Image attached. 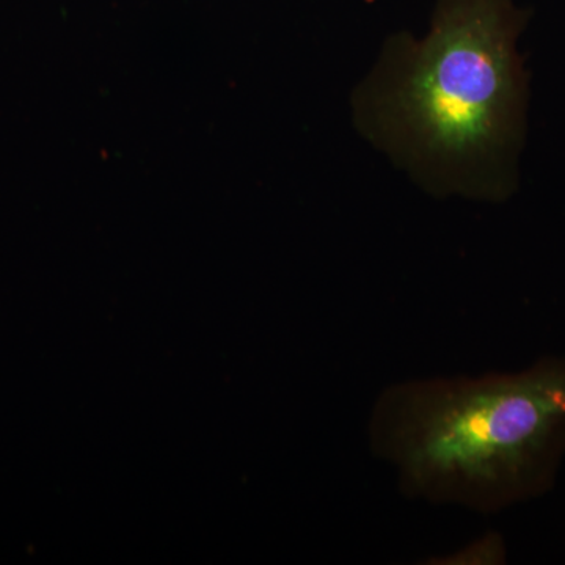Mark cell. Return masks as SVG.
Returning <instances> with one entry per match:
<instances>
[{
	"label": "cell",
	"instance_id": "obj_1",
	"mask_svg": "<svg viewBox=\"0 0 565 565\" xmlns=\"http://www.w3.org/2000/svg\"><path fill=\"white\" fill-rule=\"evenodd\" d=\"M523 22L514 0H440L429 33L393 36L355 92L360 131L433 195L508 200L527 128Z\"/></svg>",
	"mask_w": 565,
	"mask_h": 565
},
{
	"label": "cell",
	"instance_id": "obj_2",
	"mask_svg": "<svg viewBox=\"0 0 565 565\" xmlns=\"http://www.w3.org/2000/svg\"><path fill=\"white\" fill-rule=\"evenodd\" d=\"M366 433L408 500L498 514L555 482L565 459V359L394 382L375 397Z\"/></svg>",
	"mask_w": 565,
	"mask_h": 565
},
{
	"label": "cell",
	"instance_id": "obj_3",
	"mask_svg": "<svg viewBox=\"0 0 565 565\" xmlns=\"http://www.w3.org/2000/svg\"><path fill=\"white\" fill-rule=\"evenodd\" d=\"M505 556H508V550H505L503 535L487 533L468 542L467 545L459 546L455 552L430 557L429 561H426V564L500 565L505 563Z\"/></svg>",
	"mask_w": 565,
	"mask_h": 565
}]
</instances>
